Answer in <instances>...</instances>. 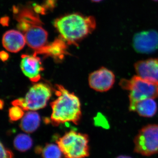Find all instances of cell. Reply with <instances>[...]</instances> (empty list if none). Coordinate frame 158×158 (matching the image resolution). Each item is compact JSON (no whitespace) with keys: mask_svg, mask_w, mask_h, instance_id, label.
Instances as JSON below:
<instances>
[{"mask_svg":"<svg viewBox=\"0 0 158 158\" xmlns=\"http://www.w3.org/2000/svg\"><path fill=\"white\" fill-rule=\"evenodd\" d=\"M54 26L69 44H76L91 34L96 27L94 17L74 13L55 20Z\"/></svg>","mask_w":158,"mask_h":158,"instance_id":"6da1fadb","label":"cell"},{"mask_svg":"<svg viewBox=\"0 0 158 158\" xmlns=\"http://www.w3.org/2000/svg\"><path fill=\"white\" fill-rule=\"evenodd\" d=\"M119 85L122 88L129 91V107L136 102L147 98L158 97V81L143 78L138 75L130 79H122Z\"/></svg>","mask_w":158,"mask_h":158,"instance_id":"277c9868","label":"cell"},{"mask_svg":"<svg viewBox=\"0 0 158 158\" xmlns=\"http://www.w3.org/2000/svg\"><path fill=\"white\" fill-rule=\"evenodd\" d=\"M18 18V27L23 32L27 44L37 52L42 49L47 42L48 34L38 16L31 10L25 9Z\"/></svg>","mask_w":158,"mask_h":158,"instance_id":"3957f363","label":"cell"},{"mask_svg":"<svg viewBox=\"0 0 158 158\" xmlns=\"http://www.w3.org/2000/svg\"><path fill=\"white\" fill-rule=\"evenodd\" d=\"M64 45L63 43L56 41L50 46L44 47L38 52L46 53L53 56H59L64 52Z\"/></svg>","mask_w":158,"mask_h":158,"instance_id":"e0dca14e","label":"cell"},{"mask_svg":"<svg viewBox=\"0 0 158 158\" xmlns=\"http://www.w3.org/2000/svg\"><path fill=\"white\" fill-rule=\"evenodd\" d=\"M115 76L112 71L102 67L89 75L88 83L90 88L98 92H106L114 85Z\"/></svg>","mask_w":158,"mask_h":158,"instance_id":"9c48e42d","label":"cell"},{"mask_svg":"<svg viewBox=\"0 0 158 158\" xmlns=\"http://www.w3.org/2000/svg\"><path fill=\"white\" fill-rule=\"evenodd\" d=\"M40 121V116L38 113L34 111H29L23 116L20 127L25 132L32 133L39 127Z\"/></svg>","mask_w":158,"mask_h":158,"instance_id":"5bb4252c","label":"cell"},{"mask_svg":"<svg viewBox=\"0 0 158 158\" xmlns=\"http://www.w3.org/2000/svg\"><path fill=\"white\" fill-rule=\"evenodd\" d=\"M20 66L24 74L31 81L36 83L40 80V73L44 70L40 58L33 55H23Z\"/></svg>","mask_w":158,"mask_h":158,"instance_id":"30bf717a","label":"cell"},{"mask_svg":"<svg viewBox=\"0 0 158 158\" xmlns=\"http://www.w3.org/2000/svg\"><path fill=\"white\" fill-rule=\"evenodd\" d=\"M56 89L58 98L51 103L52 110L51 120L53 124L58 126L67 122L77 124L81 116L78 98L62 85H56Z\"/></svg>","mask_w":158,"mask_h":158,"instance_id":"7a4b0ae2","label":"cell"},{"mask_svg":"<svg viewBox=\"0 0 158 158\" xmlns=\"http://www.w3.org/2000/svg\"><path fill=\"white\" fill-rule=\"evenodd\" d=\"M131 112H135L144 117H152L156 115L158 107L153 98H147L136 102L132 107L129 108Z\"/></svg>","mask_w":158,"mask_h":158,"instance_id":"4fadbf2b","label":"cell"},{"mask_svg":"<svg viewBox=\"0 0 158 158\" xmlns=\"http://www.w3.org/2000/svg\"><path fill=\"white\" fill-rule=\"evenodd\" d=\"M116 158H132L131 157L128 156L126 155H120L118 156Z\"/></svg>","mask_w":158,"mask_h":158,"instance_id":"44dd1931","label":"cell"},{"mask_svg":"<svg viewBox=\"0 0 158 158\" xmlns=\"http://www.w3.org/2000/svg\"><path fill=\"white\" fill-rule=\"evenodd\" d=\"M91 1L92 2H100L103 0H91Z\"/></svg>","mask_w":158,"mask_h":158,"instance_id":"7402d4cb","label":"cell"},{"mask_svg":"<svg viewBox=\"0 0 158 158\" xmlns=\"http://www.w3.org/2000/svg\"><path fill=\"white\" fill-rule=\"evenodd\" d=\"M56 142L65 158H85L90 155L89 137L86 134L69 131Z\"/></svg>","mask_w":158,"mask_h":158,"instance_id":"5b68a950","label":"cell"},{"mask_svg":"<svg viewBox=\"0 0 158 158\" xmlns=\"http://www.w3.org/2000/svg\"><path fill=\"white\" fill-rule=\"evenodd\" d=\"M13 153L10 150L6 148L2 143H1V157L0 158H13Z\"/></svg>","mask_w":158,"mask_h":158,"instance_id":"d6986e66","label":"cell"},{"mask_svg":"<svg viewBox=\"0 0 158 158\" xmlns=\"http://www.w3.org/2000/svg\"><path fill=\"white\" fill-rule=\"evenodd\" d=\"M134 50L140 54H149L158 49V32L155 30L138 32L132 40Z\"/></svg>","mask_w":158,"mask_h":158,"instance_id":"ba28073f","label":"cell"},{"mask_svg":"<svg viewBox=\"0 0 158 158\" xmlns=\"http://www.w3.org/2000/svg\"><path fill=\"white\" fill-rule=\"evenodd\" d=\"M152 1H154L156 2H158V0H152Z\"/></svg>","mask_w":158,"mask_h":158,"instance_id":"cb8c5ba5","label":"cell"},{"mask_svg":"<svg viewBox=\"0 0 158 158\" xmlns=\"http://www.w3.org/2000/svg\"><path fill=\"white\" fill-rule=\"evenodd\" d=\"M0 57H1V59H2L3 62H5V61L8 60V59H9V55L6 52L2 51L0 53Z\"/></svg>","mask_w":158,"mask_h":158,"instance_id":"ffe728a7","label":"cell"},{"mask_svg":"<svg viewBox=\"0 0 158 158\" xmlns=\"http://www.w3.org/2000/svg\"><path fill=\"white\" fill-rule=\"evenodd\" d=\"M2 103H3V102L2 101V100H1V109H2Z\"/></svg>","mask_w":158,"mask_h":158,"instance_id":"603a6c76","label":"cell"},{"mask_svg":"<svg viewBox=\"0 0 158 158\" xmlns=\"http://www.w3.org/2000/svg\"><path fill=\"white\" fill-rule=\"evenodd\" d=\"M2 42L4 48L12 53H17L23 49L26 43L24 34L16 30H10L3 35Z\"/></svg>","mask_w":158,"mask_h":158,"instance_id":"7c38bea8","label":"cell"},{"mask_svg":"<svg viewBox=\"0 0 158 158\" xmlns=\"http://www.w3.org/2000/svg\"><path fill=\"white\" fill-rule=\"evenodd\" d=\"M134 152L150 156L158 153V124H148L142 127L134 140Z\"/></svg>","mask_w":158,"mask_h":158,"instance_id":"52a82bcc","label":"cell"},{"mask_svg":"<svg viewBox=\"0 0 158 158\" xmlns=\"http://www.w3.org/2000/svg\"><path fill=\"white\" fill-rule=\"evenodd\" d=\"M43 158H61L62 152L58 145L48 144L41 149Z\"/></svg>","mask_w":158,"mask_h":158,"instance_id":"2e32d148","label":"cell"},{"mask_svg":"<svg viewBox=\"0 0 158 158\" xmlns=\"http://www.w3.org/2000/svg\"><path fill=\"white\" fill-rule=\"evenodd\" d=\"M138 76L158 81V58L138 61L134 65Z\"/></svg>","mask_w":158,"mask_h":158,"instance_id":"8fae6325","label":"cell"},{"mask_svg":"<svg viewBox=\"0 0 158 158\" xmlns=\"http://www.w3.org/2000/svg\"><path fill=\"white\" fill-rule=\"evenodd\" d=\"M51 96L52 91L48 85L38 83L30 88L24 98L15 100L12 104L23 110L35 111L45 107Z\"/></svg>","mask_w":158,"mask_h":158,"instance_id":"8992f818","label":"cell"},{"mask_svg":"<svg viewBox=\"0 0 158 158\" xmlns=\"http://www.w3.org/2000/svg\"><path fill=\"white\" fill-rule=\"evenodd\" d=\"M24 115L23 110L18 106H13L9 110V116L12 121H16L22 118Z\"/></svg>","mask_w":158,"mask_h":158,"instance_id":"ac0fdd59","label":"cell"},{"mask_svg":"<svg viewBox=\"0 0 158 158\" xmlns=\"http://www.w3.org/2000/svg\"><path fill=\"white\" fill-rule=\"evenodd\" d=\"M33 145V140L28 135L20 134L16 136L14 140V146L17 150L25 152Z\"/></svg>","mask_w":158,"mask_h":158,"instance_id":"9a60e30c","label":"cell"}]
</instances>
